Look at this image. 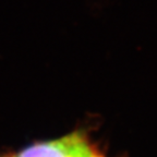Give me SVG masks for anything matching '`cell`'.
<instances>
[{
	"label": "cell",
	"instance_id": "6da1fadb",
	"mask_svg": "<svg viewBox=\"0 0 157 157\" xmlns=\"http://www.w3.org/2000/svg\"><path fill=\"white\" fill-rule=\"evenodd\" d=\"M15 157H103L80 133H72L58 140L37 143Z\"/></svg>",
	"mask_w": 157,
	"mask_h": 157
},
{
	"label": "cell",
	"instance_id": "7a4b0ae2",
	"mask_svg": "<svg viewBox=\"0 0 157 157\" xmlns=\"http://www.w3.org/2000/svg\"><path fill=\"white\" fill-rule=\"evenodd\" d=\"M0 157H3V156H0Z\"/></svg>",
	"mask_w": 157,
	"mask_h": 157
}]
</instances>
